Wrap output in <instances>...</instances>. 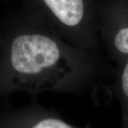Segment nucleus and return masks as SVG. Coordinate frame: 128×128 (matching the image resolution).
I'll use <instances>...</instances> for the list:
<instances>
[{"label":"nucleus","instance_id":"obj_1","mask_svg":"<svg viewBox=\"0 0 128 128\" xmlns=\"http://www.w3.org/2000/svg\"><path fill=\"white\" fill-rule=\"evenodd\" d=\"M115 69L99 50L75 46L49 30L18 28L0 38V95L16 92L82 94L96 90Z\"/></svg>","mask_w":128,"mask_h":128},{"label":"nucleus","instance_id":"obj_2","mask_svg":"<svg viewBox=\"0 0 128 128\" xmlns=\"http://www.w3.org/2000/svg\"><path fill=\"white\" fill-rule=\"evenodd\" d=\"M58 24L55 34L83 49L100 50V38L87 23L84 0H41Z\"/></svg>","mask_w":128,"mask_h":128},{"label":"nucleus","instance_id":"obj_3","mask_svg":"<svg viewBox=\"0 0 128 128\" xmlns=\"http://www.w3.org/2000/svg\"><path fill=\"white\" fill-rule=\"evenodd\" d=\"M1 128H79L64 121L59 115L37 104L4 112ZM85 128H90L86 127Z\"/></svg>","mask_w":128,"mask_h":128},{"label":"nucleus","instance_id":"obj_4","mask_svg":"<svg viewBox=\"0 0 128 128\" xmlns=\"http://www.w3.org/2000/svg\"><path fill=\"white\" fill-rule=\"evenodd\" d=\"M100 40L117 64L128 59V0L122 3L112 23L104 26Z\"/></svg>","mask_w":128,"mask_h":128},{"label":"nucleus","instance_id":"obj_5","mask_svg":"<svg viewBox=\"0 0 128 128\" xmlns=\"http://www.w3.org/2000/svg\"><path fill=\"white\" fill-rule=\"evenodd\" d=\"M114 76L111 92L121 105V128H128V59L117 64Z\"/></svg>","mask_w":128,"mask_h":128}]
</instances>
